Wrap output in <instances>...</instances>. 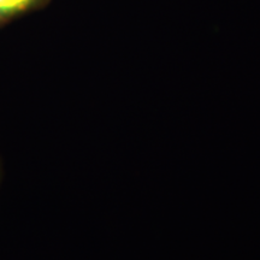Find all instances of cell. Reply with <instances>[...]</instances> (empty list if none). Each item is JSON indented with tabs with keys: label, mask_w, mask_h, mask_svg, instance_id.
<instances>
[{
	"label": "cell",
	"mask_w": 260,
	"mask_h": 260,
	"mask_svg": "<svg viewBox=\"0 0 260 260\" xmlns=\"http://www.w3.org/2000/svg\"><path fill=\"white\" fill-rule=\"evenodd\" d=\"M0 178H2V165H0Z\"/></svg>",
	"instance_id": "obj_2"
},
{
	"label": "cell",
	"mask_w": 260,
	"mask_h": 260,
	"mask_svg": "<svg viewBox=\"0 0 260 260\" xmlns=\"http://www.w3.org/2000/svg\"><path fill=\"white\" fill-rule=\"evenodd\" d=\"M45 0H0V25L25 12L35 10Z\"/></svg>",
	"instance_id": "obj_1"
}]
</instances>
